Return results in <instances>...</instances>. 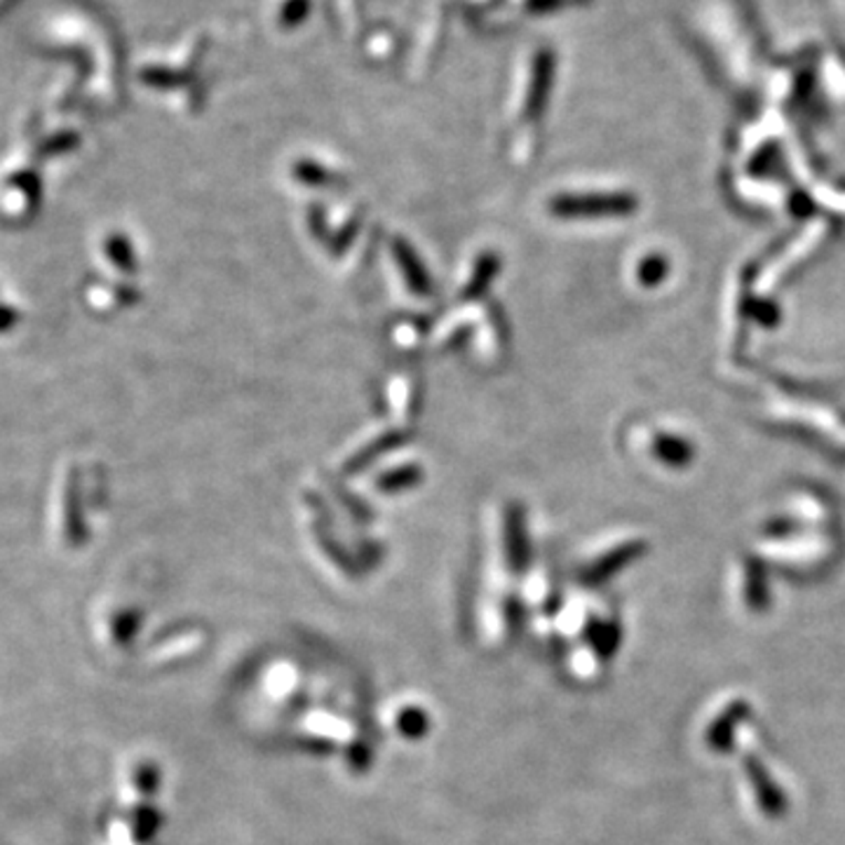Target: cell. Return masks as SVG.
<instances>
[{"label":"cell","mask_w":845,"mask_h":845,"mask_svg":"<svg viewBox=\"0 0 845 845\" xmlns=\"http://www.w3.org/2000/svg\"><path fill=\"white\" fill-rule=\"evenodd\" d=\"M742 765L761 813L768 817H782L786 813V796L775 778L770 775V770L757 757H744Z\"/></svg>","instance_id":"1"},{"label":"cell","mask_w":845,"mask_h":845,"mask_svg":"<svg viewBox=\"0 0 845 845\" xmlns=\"http://www.w3.org/2000/svg\"><path fill=\"white\" fill-rule=\"evenodd\" d=\"M496 268H498V261H496L494 256H488V258L479 261V266H477V273H475V277L469 279V282H473V285H469V292H473V294H475V292H479V289L486 285V282L494 277Z\"/></svg>","instance_id":"3"},{"label":"cell","mask_w":845,"mask_h":845,"mask_svg":"<svg viewBox=\"0 0 845 845\" xmlns=\"http://www.w3.org/2000/svg\"><path fill=\"white\" fill-rule=\"evenodd\" d=\"M749 711L751 709L744 700H732L719 717L707 726V747L717 751V754H730V749L736 747L740 726L749 719Z\"/></svg>","instance_id":"2"}]
</instances>
